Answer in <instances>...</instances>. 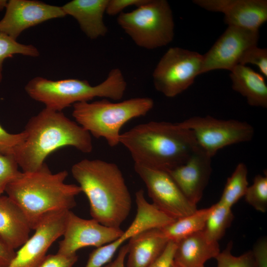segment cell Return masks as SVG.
<instances>
[{"instance_id": "cell-2", "label": "cell", "mask_w": 267, "mask_h": 267, "mask_svg": "<svg viewBox=\"0 0 267 267\" xmlns=\"http://www.w3.org/2000/svg\"><path fill=\"white\" fill-rule=\"evenodd\" d=\"M120 143L134 164L169 171L184 163L199 146L192 132L180 123L150 121L121 134Z\"/></svg>"}, {"instance_id": "cell-38", "label": "cell", "mask_w": 267, "mask_h": 267, "mask_svg": "<svg viewBox=\"0 0 267 267\" xmlns=\"http://www.w3.org/2000/svg\"><path fill=\"white\" fill-rule=\"evenodd\" d=\"M8 3V0H0V11L5 9Z\"/></svg>"}, {"instance_id": "cell-20", "label": "cell", "mask_w": 267, "mask_h": 267, "mask_svg": "<svg viewBox=\"0 0 267 267\" xmlns=\"http://www.w3.org/2000/svg\"><path fill=\"white\" fill-rule=\"evenodd\" d=\"M176 243L174 261L180 267H204L208 260L220 252L219 243L208 242L202 231Z\"/></svg>"}, {"instance_id": "cell-18", "label": "cell", "mask_w": 267, "mask_h": 267, "mask_svg": "<svg viewBox=\"0 0 267 267\" xmlns=\"http://www.w3.org/2000/svg\"><path fill=\"white\" fill-rule=\"evenodd\" d=\"M32 230L20 208L7 195L0 196V238L11 249L20 248Z\"/></svg>"}, {"instance_id": "cell-21", "label": "cell", "mask_w": 267, "mask_h": 267, "mask_svg": "<svg viewBox=\"0 0 267 267\" xmlns=\"http://www.w3.org/2000/svg\"><path fill=\"white\" fill-rule=\"evenodd\" d=\"M232 89L252 106L267 108V86L265 77L246 65L238 64L230 71Z\"/></svg>"}, {"instance_id": "cell-31", "label": "cell", "mask_w": 267, "mask_h": 267, "mask_svg": "<svg viewBox=\"0 0 267 267\" xmlns=\"http://www.w3.org/2000/svg\"><path fill=\"white\" fill-rule=\"evenodd\" d=\"M26 136L24 131L18 134H11L0 125V154L13 155L15 148L24 141Z\"/></svg>"}, {"instance_id": "cell-30", "label": "cell", "mask_w": 267, "mask_h": 267, "mask_svg": "<svg viewBox=\"0 0 267 267\" xmlns=\"http://www.w3.org/2000/svg\"><path fill=\"white\" fill-rule=\"evenodd\" d=\"M252 64L257 66L261 74L267 77V49L260 48L258 45L248 48L241 57L239 64L246 65Z\"/></svg>"}, {"instance_id": "cell-24", "label": "cell", "mask_w": 267, "mask_h": 267, "mask_svg": "<svg viewBox=\"0 0 267 267\" xmlns=\"http://www.w3.org/2000/svg\"><path fill=\"white\" fill-rule=\"evenodd\" d=\"M233 219L231 208L219 202L213 205L202 230L206 239L211 243L218 242L230 226Z\"/></svg>"}, {"instance_id": "cell-25", "label": "cell", "mask_w": 267, "mask_h": 267, "mask_svg": "<svg viewBox=\"0 0 267 267\" xmlns=\"http://www.w3.org/2000/svg\"><path fill=\"white\" fill-rule=\"evenodd\" d=\"M248 170L245 164L239 163L226 182L219 202L231 208L244 196L248 187Z\"/></svg>"}, {"instance_id": "cell-3", "label": "cell", "mask_w": 267, "mask_h": 267, "mask_svg": "<svg viewBox=\"0 0 267 267\" xmlns=\"http://www.w3.org/2000/svg\"><path fill=\"white\" fill-rule=\"evenodd\" d=\"M71 173L88 199L92 218L120 228L130 213L132 197L119 167L100 159H85L72 166Z\"/></svg>"}, {"instance_id": "cell-12", "label": "cell", "mask_w": 267, "mask_h": 267, "mask_svg": "<svg viewBox=\"0 0 267 267\" xmlns=\"http://www.w3.org/2000/svg\"><path fill=\"white\" fill-rule=\"evenodd\" d=\"M124 231L120 228L104 225L95 220H86L69 211L63 238L59 242L57 253L66 256L76 254L86 247L98 248L119 238Z\"/></svg>"}, {"instance_id": "cell-16", "label": "cell", "mask_w": 267, "mask_h": 267, "mask_svg": "<svg viewBox=\"0 0 267 267\" xmlns=\"http://www.w3.org/2000/svg\"><path fill=\"white\" fill-rule=\"evenodd\" d=\"M212 157L199 146L184 163L167 172L187 199L196 205L212 173Z\"/></svg>"}, {"instance_id": "cell-1", "label": "cell", "mask_w": 267, "mask_h": 267, "mask_svg": "<svg viewBox=\"0 0 267 267\" xmlns=\"http://www.w3.org/2000/svg\"><path fill=\"white\" fill-rule=\"evenodd\" d=\"M24 131L26 138L13 153L23 172L39 170L49 154L63 147L72 146L84 153L92 150L90 134L61 111L45 107L29 120Z\"/></svg>"}, {"instance_id": "cell-9", "label": "cell", "mask_w": 267, "mask_h": 267, "mask_svg": "<svg viewBox=\"0 0 267 267\" xmlns=\"http://www.w3.org/2000/svg\"><path fill=\"white\" fill-rule=\"evenodd\" d=\"M180 123L192 132L198 145L212 158L224 147L251 140L254 134L251 125L234 119L194 116Z\"/></svg>"}, {"instance_id": "cell-10", "label": "cell", "mask_w": 267, "mask_h": 267, "mask_svg": "<svg viewBox=\"0 0 267 267\" xmlns=\"http://www.w3.org/2000/svg\"><path fill=\"white\" fill-rule=\"evenodd\" d=\"M134 169L145 183L152 204L168 216L177 220L197 210L167 171L135 164Z\"/></svg>"}, {"instance_id": "cell-35", "label": "cell", "mask_w": 267, "mask_h": 267, "mask_svg": "<svg viewBox=\"0 0 267 267\" xmlns=\"http://www.w3.org/2000/svg\"><path fill=\"white\" fill-rule=\"evenodd\" d=\"M252 251L257 267H267V237H262L257 241Z\"/></svg>"}, {"instance_id": "cell-5", "label": "cell", "mask_w": 267, "mask_h": 267, "mask_svg": "<svg viewBox=\"0 0 267 267\" xmlns=\"http://www.w3.org/2000/svg\"><path fill=\"white\" fill-rule=\"evenodd\" d=\"M127 84L122 71L111 70L106 79L95 86L87 80L66 79L53 81L42 77L32 79L25 90L33 99L44 104L45 107L57 111L76 103L89 101L95 97L121 100Z\"/></svg>"}, {"instance_id": "cell-13", "label": "cell", "mask_w": 267, "mask_h": 267, "mask_svg": "<svg viewBox=\"0 0 267 267\" xmlns=\"http://www.w3.org/2000/svg\"><path fill=\"white\" fill-rule=\"evenodd\" d=\"M68 211L45 216L34 229V234L15 251L14 257L5 267H38L52 243L63 235Z\"/></svg>"}, {"instance_id": "cell-6", "label": "cell", "mask_w": 267, "mask_h": 267, "mask_svg": "<svg viewBox=\"0 0 267 267\" xmlns=\"http://www.w3.org/2000/svg\"><path fill=\"white\" fill-rule=\"evenodd\" d=\"M76 122L97 138H104L111 147L120 143V130L131 120L144 116L154 106L148 97H136L122 101L108 99L84 101L73 105Z\"/></svg>"}, {"instance_id": "cell-19", "label": "cell", "mask_w": 267, "mask_h": 267, "mask_svg": "<svg viewBox=\"0 0 267 267\" xmlns=\"http://www.w3.org/2000/svg\"><path fill=\"white\" fill-rule=\"evenodd\" d=\"M169 240L160 228H152L131 238L126 267H148L162 253Z\"/></svg>"}, {"instance_id": "cell-26", "label": "cell", "mask_w": 267, "mask_h": 267, "mask_svg": "<svg viewBox=\"0 0 267 267\" xmlns=\"http://www.w3.org/2000/svg\"><path fill=\"white\" fill-rule=\"evenodd\" d=\"M15 54L36 57L40 55V52L34 45L21 44L0 31V84L3 78V63L4 60L11 58Z\"/></svg>"}, {"instance_id": "cell-27", "label": "cell", "mask_w": 267, "mask_h": 267, "mask_svg": "<svg viewBox=\"0 0 267 267\" xmlns=\"http://www.w3.org/2000/svg\"><path fill=\"white\" fill-rule=\"evenodd\" d=\"M246 202L256 210L262 213L267 211V176L257 175L253 183L248 186L244 195Z\"/></svg>"}, {"instance_id": "cell-15", "label": "cell", "mask_w": 267, "mask_h": 267, "mask_svg": "<svg viewBox=\"0 0 267 267\" xmlns=\"http://www.w3.org/2000/svg\"><path fill=\"white\" fill-rule=\"evenodd\" d=\"M193 2L207 10L223 13L228 26L259 31L267 21V0H194Z\"/></svg>"}, {"instance_id": "cell-4", "label": "cell", "mask_w": 267, "mask_h": 267, "mask_svg": "<svg viewBox=\"0 0 267 267\" xmlns=\"http://www.w3.org/2000/svg\"><path fill=\"white\" fill-rule=\"evenodd\" d=\"M68 175L66 170L52 173L45 163L35 172H21L7 185L5 192L22 210L32 230L46 215L76 206L81 189L65 182Z\"/></svg>"}, {"instance_id": "cell-8", "label": "cell", "mask_w": 267, "mask_h": 267, "mask_svg": "<svg viewBox=\"0 0 267 267\" xmlns=\"http://www.w3.org/2000/svg\"><path fill=\"white\" fill-rule=\"evenodd\" d=\"M203 55L179 47H170L161 58L153 73L155 89L168 97L187 89L201 74Z\"/></svg>"}, {"instance_id": "cell-23", "label": "cell", "mask_w": 267, "mask_h": 267, "mask_svg": "<svg viewBox=\"0 0 267 267\" xmlns=\"http://www.w3.org/2000/svg\"><path fill=\"white\" fill-rule=\"evenodd\" d=\"M211 210L212 206L208 208L197 209L191 214L177 219L160 229L169 241L178 242L202 231Z\"/></svg>"}, {"instance_id": "cell-11", "label": "cell", "mask_w": 267, "mask_h": 267, "mask_svg": "<svg viewBox=\"0 0 267 267\" xmlns=\"http://www.w3.org/2000/svg\"><path fill=\"white\" fill-rule=\"evenodd\" d=\"M259 31L228 26L211 48L203 55L201 74L215 70L230 71L239 64L244 52L258 45Z\"/></svg>"}, {"instance_id": "cell-39", "label": "cell", "mask_w": 267, "mask_h": 267, "mask_svg": "<svg viewBox=\"0 0 267 267\" xmlns=\"http://www.w3.org/2000/svg\"><path fill=\"white\" fill-rule=\"evenodd\" d=\"M170 267H180L173 261Z\"/></svg>"}, {"instance_id": "cell-22", "label": "cell", "mask_w": 267, "mask_h": 267, "mask_svg": "<svg viewBox=\"0 0 267 267\" xmlns=\"http://www.w3.org/2000/svg\"><path fill=\"white\" fill-rule=\"evenodd\" d=\"M135 196L136 214L132 223L123 233L127 239L147 230L162 228L176 220L152 203H149L145 199L142 189L136 191Z\"/></svg>"}, {"instance_id": "cell-33", "label": "cell", "mask_w": 267, "mask_h": 267, "mask_svg": "<svg viewBox=\"0 0 267 267\" xmlns=\"http://www.w3.org/2000/svg\"><path fill=\"white\" fill-rule=\"evenodd\" d=\"M146 0H108L106 13L109 15H118L125 8L131 6L136 7L144 3Z\"/></svg>"}, {"instance_id": "cell-32", "label": "cell", "mask_w": 267, "mask_h": 267, "mask_svg": "<svg viewBox=\"0 0 267 267\" xmlns=\"http://www.w3.org/2000/svg\"><path fill=\"white\" fill-rule=\"evenodd\" d=\"M78 259L77 254L66 256L57 253L46 255L38 267H72Z\"/></svg>"}, {"instance_id": "cell-14", "label": "cell", "mask_w": 267, "mask_h": 267, "mask_svg": "<svg viewBox=\"0 0 267 267\" xmlns=\"http://www.w3.org/2000/svg\"><path fill=\"white\" fill-rule=\"evenodd\" d=\"M65 16L61 6L35 0H10L0 20V31L16 40L30 27Z\"/></svg>"}, {"instance_id": "cell-17", "label": "cell", "mask_w": 267, "mask_h": 267, "mask_svg": "<svg viewBox=\"0 0 267 267\" xmlns=\"http://www.w3.org/2000/svg\"><path fill=\"white\" fill-rule=\"evenodd\" d=\"M108 0H73L61 6L66 15L74 18L89 39L105 36L108 29L103 17Z\"/></svg>"}, {"instance_id": "cell-7", "label": "cell", "mask_w": 267, "mask_h": 267, "mask_svg": "<svg viewBox=\"0 0 267 267\" xmlns=\"http://www.w3.org/2000/svg\"><path fill=\"white\" fill-rule=\"evenodd\" d=\"M117 23L138 46L154 49L174 38L172 11L166 0H146L134 10L118 15Z\"/></svg>"}, {"instance_id": "cell-28", "label": "cell", "mask_w": 267, "mask_h": 267, "mask_svg": "<svg viewBox=\"0 0 267 267\" xmlns=\"http://www.w3.org/2000/svg\"><path fill=\"white\" fill-rule=\"evenodd\" d=\"M233 244L230 241L226 247L215 258L217 263V267H257L252 250L235 256L232 254Z\"/></svg>"}, {"instance_id": "cell-36", "label": "cell", "mask_w": 267, "mask_h": 267, "mask_svg": "<svg viewBox=\"0 0 267 267\" xmlns=\"http://www.w3.org/2000/svg\"><path fill=\"white\" fill-rule=\"evenodd\" d=\"M15 250L10 248L0 238V267H5L14 257Z\"/></svg>"}, {"instance_id": "cell-37", "label": "cell", "mask_w": 267, "mask_h": 267, "mask_svg": "<svg viewBox=\"0 0 267 267\" xmlns=\"http://www.w3.org/2000/svg\"><path fill=\"white\" fill-rule=\"evenodd\" d=\"M128 252V244L120 247L117 257L103 267H126L125 260Z\"/></svg>"}, {"instance_id": "cell-34", "label": "cell", "mask_w": 267, "mask_h": 267, "mask_svg": "<svg viewBox=\"0 0 267 267\" xmlns=\"http://www.w3.org/2000/svg\"><path fill=\"white\" fill-rule=\"evenodd\" d=\"M176 247V242L169 241L161 255L148 267H170Z\"/></svg>"}, {"instance_id": "cell-29", "label": "cell", "mask_w": 267, "mask_h": 267, "mask_svg": "<svg viewBox=\"0 0 267 267\" xmlns=\"http://www.w3.org/2000/svg\"><path fill=\"white\" fill-rule=\"evenodd\" d=\"M13 155L0 154V196L5 192L7 185L21 173Z\"/></svg>"}]
</instances>
